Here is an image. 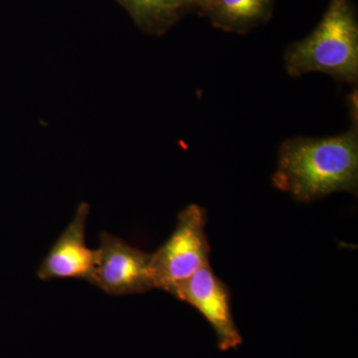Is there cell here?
I'll return each instance as SVG.
<instances>
[{
	"label": "cell",
	"mask_w": 358,
	"mask_h": 358,
	"mask_svg": "<svg viewBox=\"0 0 358 358\" xmlns=\"http://www.w3.org/2000/svg\"><path fill=\"white\" fill-rule=\"evenodd\" d=\"M358 183L357 129L327 138L284 141L273 176L277 189L300 202L339 192L355 193Z\"/></svg>",
	"instance_id": "cell-1"
},
{
	"label": "cell",
	"mask_w": 358,
	"mask_h": 358,
	"mask_svg": "<svg viewBox=\"0 0 358 358\" xmlns=\"http://www.w3.org/2000/svg\"><path fill=\"white\" fill-rule=\"evenodd\" d=\"M285 66L289 76L324 73L357 83L358 77V22L350 0H331L315 30L289 47Z\"/></svg>",
	"instance_id": "cell-2"
},
{
	"label": "cell",
	"mask_w": 358,
	"mask_h": 358,
	"mask_svg": "<svg viewBox=\"0 0 358 358\" xmlns=\"http://www.w3.org/2000/svg\"><path fill=\"white\" fill-rule=\"evenodd\" d=\"M206 222V211L197 204L188 205L178 214L173 232L152 254L155 289L169 293L179 282L210 265Z\"/></svg>",
	"instance_id": "cell-3"
},
{
	"label": "cell",
	"mask_w": 358,
	"mask_h": 358,
	"mask_svg": "<svg viewBox=\"0 0 358 358\" xmlns=\"http://www.w3.org/2000/svg\"><path fill=\"white\" fill-rule=\"evenodd\" d=\"M90 284L109 296H128L155 289L152 255L108 232L100 234Z\"/></svg>",
	"instance_id": "cell-4"
},
{
	"label": "cell",
	"mask_w": 358,
	"mask_h": 358,
	"mask_svg": "<svg viewBox=\"0 0 358 358\" xmlns=\"http://www.w3.org/2000/svg\"><path fill=\"white\" fill-rule=\"evenodd\" d=\"M169 294L203 315L215 331L221 350L225 352L241 345L243 339L233 317L229 288L210 265L179 282Z\"/></svg>",
	"instance_id": "cell-5"
},
{
	"label": "cell",
	"mask_w": 358,
	"mask_h": 358,
	"mask_svg": "<svg viewBox=\"0 0 358 358\" xmlns=\"http://www.w3.org/2000/svg\"><path fill=\"white\" fill-rule=\"evenodd\" d=\"M90 205L81 203L74 217L52 245L40 264L37 275L42 281L78 279L89 282L95 268L96 251L86 244Z\"/></svg>",
	"instance_id": "cell-6"
},
{
	"label": "cell",
	"mask_w": 358,
	"mask_h": 358,
	"mask_svg": "<svg viewBox=\"0 0 358 358\" xmlns=\"http://www.w3.org/2000/svg\"><path fill=\"white\" fill-rule=\"evenodd\" d=\"M273 7L274 0H205L200 9L219 29L246 33L268 21Z\"/></svg>",
	"instance_id": "cell-7"
},
{
	"label": "cell",
	"mask_w": 358,
	"mask_h": 358,
	"mask_svg": "<svg viewBox=\"0 0 358 358\" xmlns=\"http://www.w3.org/2000/svg\"><path fill=\"white\" fill-rule=\"evenodd\" d=\"M134 20L145 29L162 31L173 23L178 10L169 0H120Z\"/></svg>",
	"instance_id": "cell-8"
},
{
	"label": "cell",
	"mask_w": 358,
	"mask_h": 358,
	"mask_svg": "<svg viewBox=\"0 0 358 358\" xmlns=\"http://www.w3.org/2000/svg\"><path fill=\"white\" fill-rule=\"evenodd\" d=\"M169 1L171 6L178 11V9L183 6H197L200 7L204 3L205 0H169Z\"/></svg>",
	"instance_id": "cell-9"
}]
</instances>
